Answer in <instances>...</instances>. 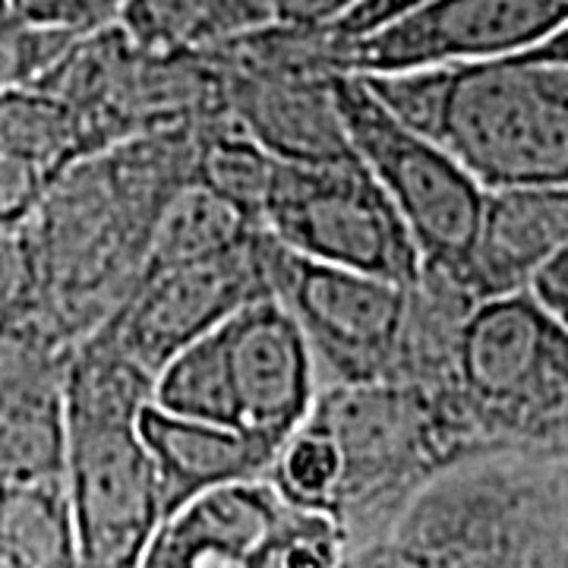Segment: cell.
I'll return each mask as SVG.
<instances>
[{
    "label": "cell",
    "instance_id": "obj_10",
    "mask_svg": "<svg viewBox=\"0 0 568 568\" xmlns=\"http://www.w3.org/2000/svg\"><path fill=\"white\" fill-rule=\"evenodd\" d=\"M260 234L253 244L219 260L142 275L130 301L99 325V332L159 379L181 351L215 332L246 304L272 294Z\"/></svg>",
    "mask_w": 568,
    "mask_h": 568
},
{
    "label": "cell",
    "instance_id": "obj_6",
    "mask_svg": "<svg viewBox=\"0 0 568 568\" xmlns=\"http://www.w3.org/2000/svg\"><path fill=\"white\" fill-rule=\"evenodd\" d=\"M263 231L316 263L414 284L424 253L402 212L361 159L332 164L278 162Z\"/></svg>",
    "mask_w": 568,
    "mask_h": 568
},
{
    "label": "cell",
    "instance_id": "obj_7",
    "mask_svg": "<svg viewBox=\"0 0 568 568\" xmlns=\"http://www.w3.org/2000/svg\"><path fill=\"white\" fill-rule=\"evenodd\" d=\"M272 297L297 320L323 386L392 383L407 287L342 265L316 263L260 234Z\"/></svg>",
    "mask_w": 568,
    "mask_h": 568
},
{
    "label": "cell",
    "instance_id": "obj_17",
    "mask_svg": "<svg viewBox=\"0 0 568 568\" xmlns=\"http://www.w3.org/2000/svg\"><path fill=\"white\" fill-rule=\"evenodd\" d=\"M260 231L263 227L244 219L209 186L193 183L164 209L162 222L152 234L145 275L227 256L241 246L253 244Z\"/></svg>",
    "mask_w": 568,
    "mask_h": 568
},
{
    "label": "cell",
    "instance_id": "obj_24",
    "mask_svg": "<svg viewBox=\"0 0 568 568\" xmlns=\"http://www.w3.org/2000/svg\"><path fill=\"white\" fill-rule=\"evenodd\" d=\"M82 36L39 29L20 20L0 22V92L39 85Z\"/></svg>",
    "mask_w": 568,
    "mask_h": 568
},
{
    "label": "cell",
    "instance_id": "obj_11",
    "mask_svg": "<svg viewBox=\"0 0 568 568\" xmlns=\"http://www.w3.org/2000/svg\"><path fill=\"white\" fill-rule=\"evenodd\" d=\"M237 405V429L275 452L306 424L320 395V366L297 320L265 294L219 328Z\"/></svg>",
    "mask_w": 568,
    "mask_h": 568
},
{
    "label": "cell",
    "instance_id": "obj_12",
    "mask_svg": "<svg viewBox=\"0 0 568 568\" xmlns=\"http://www.w3.org/2000/svg\"><path fill=\"white\" fill-rule=\"evenodd\" d=\"M222 70L227 114L234 126L268 155L291 164H332L357 159L347 140L332 73L313 67L250 61L205 51Z\"/></svg>",
    "mask_w": 568,
    "mask_h": 568
},
{
    "label": "cell",
    "instance_id": "obj_16",
    "mask_svg": "<svg viewBox=\"0 0 568 568\" xmlns=\"http://www.w3.org/2000/svg\"><path fill=\"white\" fill-rule=\"evenodd\" d=\"M0 568H82L63 477L0 484Z\"/></svg>",
    "mask_w": 568,
    "mask_h": 568
},
{
    "label": "cell",
    "instance_id": "obj_19",
    "mask_svg": "<svg viewBox=\"0 0 568 568\" xmlns=\"http://www.w3.org/2000/svg\"><path fill=\"white\" fill-rule=\"evenodd\" d=\"M118 26L140 48L162 54H205L250 32L231 0H126Z\"/></svg>",
    "mask_w": 568,
    "mask_h": 568
},
{
    "label": "cell",
    "instance_id": "obj_14",
    "mask_svg": "<svg viewBox=\"0 0 568 568\" xmlns=\"http://www.w3.org/2000/svg\"><path fill=\"white\" fill-rule=\"evenodd\" d=\"M566 250L568 190H489L467 278L484 301L530 291Z\"/></svg>",
    "mask_w": 568,
    "mask_h": 568
},
{
    "label": "cell",
    "instance_id": "obj_3",
    "mask_svg": "<svg viewBox=\"0 0 568 568\" xmlns=\"http://www.w3.org/2000/svg\"><path fill=\"white\" fill-rule=\"evenodd\" d=\"M448 392L480 458L568 462V325L534 291L477 304Z\"/></svg>",
    "mask_w": 568,
    "mask_h": 568
},
{
    "label": "cell",
    "instance_id": "obj_32",
    "mask_svg": "<svg viewBox=\"0 0 568 568\" xmlns=\"http://www.w3.org/2000/svg\"><path fill=\"white\" fill-rule=\"evenodd\" d=\"M104 3H108V10H111L114 22H118V17H121V10H123V3H126V0H104Z\"/></svg>",
    "mask_w": 568,
    "mask_h": 568
},
{
    "label": "cell",
    "instance_id": "obj_5",
    "mask_svg": "<svg viewBox=\"0 0 568 568\" xmlns=\"http://www.w3.org/2000/svg\"><path fill=\"white\" fill-rule=\"evenodd\" d=\"M338 114L357 159L402 212L424 263L467 272L489 190L446 145L398 121L364 77H335Z\"/></svg>",
    "mask_w": 568,
    "mask_h": 568
},
{
    "label": "cell",
    "instance_id": "obj_30",
    "mask_svg": "<svg viewBox=\"0 0 568 568\" xmlns=\"http://www.w3.org/2000/svg\"><path fill=\"white\" fill-rule=\"evenodd\" d=\"M237 7V13L244 17L250 29H260V26H268L275 22V7L278 0H231Z\"/></svg>",
    "mask_w": 568,
    "mask_h": 568
},
{
    "label": "cell",
    "instance_id": "obj_25",
    "mask_svg": "<svg viewBox=\"0 0 568 568\" xmlns=\"http://www.w3.org/2000/svg\"><path fill=\"white\" fill-rule=\"evenodd\" d=\"M36 253L26 227H7L0 231V323L22 320L36 304Z\"/></svg>",
    "mask_w": 568,
    "mask_h": 568
},
{
    "label": "cell",
    "instance_id": "obj_1",
    "mask_svg": "<svg viewBox=\"0 0 568 568\" xmlns=\"http://www.w3.org/2000/svg\"><path fill=\"white\" fill-rule=\"evenodd\" d=\"M338 568H568V462L455 467Z\"/></svg>",
    "mask_w": 568,
    "mask_h": 568
},
{
    "label": "cell",
    "instance_id": "obj_27",
    "mask_svg": "<svg viewBox=\"0 0 568 568\" xmlns=\"http://www.w3.org/2000/svg\"><path fill=\"white\" fill-rule=\"evenodd\" d=\"M10 17L70 36H89L114 26L104 0H10Z\"/></svg>",
    "mask_w": 568,
    "mask_h": 568
},
{
    "label": "cell",
    "instance_id": "obj_22",
    "mask_svg": "<svg viewBox=\"0 0 568 568\" xmlns=\"http://www.w3.org/2000/svg\"><path fill=\"white\" fill-rule=\"evenodd\" d=\"M73 347L29 320L0 323V410L63 398Z\"/></svg>",
    "mask_w": 568,
    "mask_h": 568
},
{
    "label": "cell",
    "instance_id": "obj_18",
    "mask_svg": "<svg viewBox=\"0 0 568 568\" xmlns=\"http://www.w3.org/2000/svg\"><path fill=\"white\" fill-rule=\"evenodd\" d=\"M0 155L36 162L54 174L89 159V136L80 114L58 95L32 89L0 92Z\"/></svg>",
    "mask_w": 568,
    "mask_h": 568
},
{
    "label": "cell",
    "instance_id": "obj_9",
    "mask_svg": "<svg viewBox=\"0 0 568 568\" xmlns=\"http://www.w3.org/2000/svg\"><path fill=\"white\" fill-rule=\"evenodd\" d=\"M67 489L82 568H136L164 525L140 420H67Z\"/></svg>",
    "mask_w": 568,
    "mask_h": 568
},
{
    "label": "cell",
    "instance_id": "obj_31",
    "mask_svg": "<svg viewBox=\"0 0 568 568\" xmlns=\"http://www.w3.org/2000/svg\"><path fill=\"white\" fill-rule=\"evenodd\" d=\"M525 61L568 63V29H566V32H559V36L549 41V44H544L540 51H534V54H528Z\"/></svg>",
    "mask_w": 568,
    "mask_h": 568
},
{
    "label": "cell",
    "instance_id": "obj_23",
    "mask_svg": "<svg viewBox=\"0 0 568 568\" xmlns=\"http://www.w3.org/2000/svg\"><path fill=\"white\" fill-rule=\"evenodd\" d=\"M278 159L268 155L260 142L244 136L234 123L212 133L200 162V183L224 203L234 205L244 219L263 227L265 203L275 183Z\"/></svg>",
    "mask_w": 568,
    "mask_h": 568
},
{
    "label": "cell",
    "instance_id": "obj_8",
    "mask_svg": "<svg viewBox=\"0 0 568 568\" xmlns=\"http://www.w3.org/2000/svg\"><path fill=\"white\" fill-rule=\"evenodd\" d=\"M568 29V0H433L361 41H338L345 77L528 58Z\"/></svg>",
    "mask_w": 568,
    "mask_h": 568
},
{
    "label": "cell",
    "instance_id": "obj_2",
    "mask_svg": "<svg viewBox=\"0 0 568 568\" xmlns=\"http://www.w3.org/2000/svg\"><path fill=\"white\" fill-rule=\"evenodd\" d=\"M306 420L320 426L338 452L328 515L345 528L351 549L386 534L439 477L480 462L448 388L323 386Z\"/></svg>",
    "mask_w": 568,
    "mask_h": 568
},
{
    "label": "cell",
    "instance_id": "obj_28",
    "mask_svg": "<svg viewBox=\"0 0 568 568\" xmlns=\"http://www.w3.org/2000/svg\"><path fill=\"white\" fill-rule=\"evenodd\" d=\"M364 0H278L275 22L301 26V29H332L351 17Z\"/></svg>",
    "mask_w": 568,
    "mask_h": 568
},
{
    "label": "cell",
    "instance_id": "obj_29",
    "mask_svg": "<svg viewBox=\"0 0 568 568\" xmlns=\"http://www.w3.org/2000/svg\"><path fill=\"white\" fill-rule=\"evenodd\" d=\"M530 291L568 325V250L559 253L552 263L534 278Z\"/></svg>",
    "mask_w": 568,
    "mask_h": 568
},
{
    "label": "cell",
    "instance_id": "obj_26",
    "mask_svg": "<svg viewBox=\"0 0 568 568\" xmlns=\"http://www.w3.org/2000/svg\"><path fill=\"white\" fill-rule=\"evenodd\" d=\"M58 178L36 162L0 155V231L32 222Z\"/></svg>",
    "mask_w": 568,
    "mask_h": 568
},
{
    "label": "cell",
    "instance_id": "obj_20",
    "mask_svg": "<svg viewBox=\"0 0 568 568\" xmlns=\"http://www.w3.org/2000/svg\"><path fill=\"white\" fill-rule=\"evenodd\" d=\"M222 328V325H219ZM209 332L181 351L155 379V407L183 420L237 429V405L227 373L222 332Z\"/></svg>",
    "mask_w": 568,
    "mask_h": 568
},
{
    "label": "cell",
    "instance_id": "obj_15",
    "mask_svg": "<svg viewBox=\"0 0 568 568\" xmlns=\"http://www.w3.org/2000/svg\"><path fill=\"white\" fill-rule=\"evenodd\" d=\"M140 433L162 480L164 518L209 489L268 477L278 458L275 448L234 426L183 420L155 405L145 407Z\"/></svg>",
    "mask_w": 568,
    "mask_h": 568
},
{
    "label": "cell",
    "instance_id": "obj_21",
    "mask_svg": "<svg viewBox=\"0 0 568 568\" xmlns=\"http://www.w3.org/2000/svg\"><path fill=\"white\" fill-rule=\"evenodd\" d=\"M67 474L63 398L0 410V484L58 480Z\"/></svg>",
    "mask_w": 568,
    "mask_h": 568
},
{
    "label": "cell",
    "instance_id": "obj_13",
    "mask_svg": "<svg viewBox=\"0 0 568 568\" xmlns=\"http://www.w3.org/2000/svg\"><path fill=\"white\" fill-rule=\"evenodd\" d=\"M294 508L268 477L209 489L164 518L136 568H260Z\"/></svg>",
    "mask_w": 568,
    "mask_h": 568
},
{
    "label": "cell",
    "instance_id": "obj_4",
    "mask_svg": "<svg viewBox=\"0 0 568 568\" xmlns=\"http://www.w3.org/2000/svg\"><path fill=\"white\" fill-rule=\"evenodd\" d=\"M439 145L487 190H568V63L455 67Z\"/></svg>",
    "mask_w": 568,
    "mask_h": 568
}]
</instances>
